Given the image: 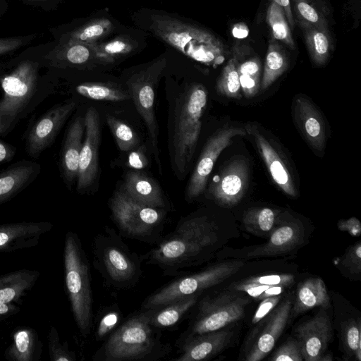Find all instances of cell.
<instances>
[{
    "instance_id": "6da1fadb",
    "label": "cell",
    "mask_w": 361,
    "mask_h": 361,
    "mask_svg": "<svg viewBox=\"0 0 361 361\" xmlns=\"http://www.w3.org/2000/svg\"><path fill=\"white\" fill-rule=\"evenodd\" d=\"M131 20L135 27L195 61L216 65L224 59L225 46L214 33L177 13L142 7Z\"/></svg>"
},
{
    "instance_id": "7a4b0ae2",
    "label": "cell",
    "mask_w": 361,
    "mask_h": 361,
    "mask_svg": "<svg viewBox=\"0 0 361 361\" xmlns=\"http://www.w3.org/2000/svg\"><path fill=\"white\" fill-rule=\"evenodd\" d=\"M218 231L216 221L209 216L190 214L141 259L159 267L164 276L184 274L186 269L199 265L211 255L219 240Z\"/></svg>"
},
{
    "instance_id": "3957f363",
    "label": "cell",
    "mask_w": 361,
    "mask_h": 361,
    "mask_svg": "<svg viewBox=\"0 0 361 361\" xmlns=\"http://www.w3.org/2000/svg\"><path fill=\"white\" fill-rule=\"evenodd\" d=\"M26 49L16 57L0 64V135H6L39 102L41 92L46 93L48 76Z\"/></svg>"
},
{
    "instance_id": "277c9868",
    "label": "cell",
    "mask_w": 361,
    "mask_h": 361,
    "mask_svg": "<svg viewBox=\"0 0 361 361\" xmlns=\"http://www.w3.org/2000/svg\"><path fill=\"white\" fill-rule=\"evenodd\" d=\"M172 350L161 339V332L148 322L145 311L139 310L123 319L104 340L92 357L94 361H157Z\"/></svg>"
},
{
    "instance_id": "5b68a950",
    "label": "cell",
    "mask_w": 361,
    "mask_h": 361,
    "mask_svg": "<svg viewBox=\"0 0 361 361\" xmlns=\"http://www.w3.org/2000/svg\"><path fill=\"white\" fill-rule=\"evenodd\" d=\"M207 104V91L200 83L185 89L178 98L169 133V154L178 176H184L192 161Z\"/></svg>"
},
{
    "instance_id": "8992f818",
    "label": "cell",
    "mask_w": 361,
    "mask_h": 361,
    "mask_svg": "<svg viewBox=\"0 0 361 361\" xmlns=\"http://www.w3.org/2000/svg\"><path fill=\"white\" fill-rule=\"evenodd\" d=\"M92 252L94 267L107 287L127 290L138 284L142 274L141 257L114 228L106 226L95 235Z\"/></svg>"
},
{
    "instance_id": "52a82bcc",
    "label": "cell",
    "mask_w": 361,
    "mask_h": 361,
    "mask_svg": "<svg viewBox=\"0 0 361 361\" xmlns=\"http://www.w3.org/2000/svg\"><path fill=\"white\" fill-rule=\"evenodd\" d=\"M65 287L71 311L80 335L87 338L92 330L93 294L90 267L78 234L68 231L63 247Z\"/></svg>"
},
{
    "instance_id": "ba28073f",
    "label": "cell",
    "mask_w": 361,
    "mask_h": 361,
    "mask_svg": "<svg viewBox=\"0 0 361 361\" xmlns=\"http://www.w3.org/2000/svg\"><path fill=\"white\" fill-rule=\"evenodd\" d=\"M111 218L123 238L157 244L163 237L168 211L145 205L116 190L109 201Z\"/></svg>"
},
{
    "instance_id": "9c48e42d",
    "label": "cell",
    "mask_w": 361,
    "mask_h": 361,
    "mask_svg": "<svg viewBox=\"0 0 361 361\" xmlns=\"http://www.w3.org/2000/svg\"><path fill=\"white\" fill-rule=\"evenodd\" d=\"M250 302L249 298L228 292L200 298L189 316L187 328L177 338L175 346L178 348L196 336L221 329L240 319Z\"/></svg>"
},
{
    "instance_id": "30bf717a",
    "label": "cell",
    "mask_w": 361,
    "mask_h": 361,
    "mask_svg": "<svg viewBox=\"0 0 361 361\" xmlns=\"http://www.w3.org/2000/svg\"><path fill=\"white\" fill-rule=\"evenodd\" d=\"M243 264V261L220 262L195 273L178 276L147 296L140 310H154L181 298L202 295L238 271Z\"/></svg>"
},
{
    "instance_id": "8fae6325",
    "label": "cell",
    "mask_w": 361,
    "mask_h": 361,
    "mask_svg": "<svg viewBox=\"0 0 361 361\" xmlns=\"http://www.w3.org/2000/svg\"><path fill=\"white\" fill-rule=\"evenodd\" d=\"M167 53L154 60L133 68L126 84L135 107L147 127L152 152L159 172L161 164L158 148V124L154 111L155 87L159 78L166 68Z\"/></svg>"
},
{
    "instance_id": "7c38bea8",
    "label": "cell",
    "mask_w": 361,
    "mask_h": 361,
    "mask_svg": "<svg viewBox=\"0 0 361 361\" xmlns=\"http://www.w3.org/2000/svg\"><path fill=\"white\" fill-rule=\"evenodd\" d=\"M125 27L108 11L100 10L53 27L49 30L54 40L58 42L94 44L109 38Z\"/></svg>"
},
{
    "instance_id": "4fadbf2b",
    "label": "cell",
    "mask_w": 361,
    "mask_h": 361,
    "mask_svg": "<svg viewBox=\"0 0 361 361\" xmlns=\"http://www.w3.org/2000/svg\"><path fill=\"white\" fill-rule=\"evenodd\" d=\"M42 68L54 71H83L97 68L94 51L90 44L61 43L55 40L27 48Z\"/></svg>"
},
{
    "instance_id": "5bb4252c",
    "label": "cell",
    "mask_w": 361,
    "mask_h": 361,
    "mask_svg": "<svg viewBox=\"0 0 361 361\" xmlns=\"http://www.w3.org/2000/svg\"><path fill=\"white\" fill-rule=\"evenodd\" d=\"M247 131L243 127L224 126L218 129L207 141L197 163L188 181L185 200L192 202L206 188L209 177L221 152L236 136H244Z\"/></svg>"
},
{
    "instance_id": "9a60e30c",
    "label": "cell",
    "mask_w": 361,
    "mask_h": 361,
    "mask_svg": "<svg viewBox=\"0 0 361 361\" xmlns=\"http://www.w3.org/2000/svg\"><path fill=\"white\" fill-rule=\"evenodd\" d=\"M76 106L77 102L73 99L58 104L33 124L25 140L26 152L30 157H39L52 144Z\"/></svg>"
},
{
    "instance_id": "2e32d148",
    "label": "cell",
    "mask_w": 361,
    "mask_h": 361,
    "mask_svg": "<svg viewBox=\"0 0 361 361\" xmlns=\"http://www.w3.org/2000/svg\"><path fill=\"white\" fill-rule=\"evenodd\" d=\"M85 140L79 157L77 190L85 192L92 185L99 171L98 150L101 138L99 116L94 107H90L84 116Z\"/></svg>"
},
{
    "instance_id": "e0dca14e",
    "label": "cell",
    "mask_w": 361,
    "mask_h": 361,
    "mask_svg": "<svg viewBox=\"0 0 361 361\" xmlns=\"http://www.w3.org/2000/svg\"><path fill=\"white\" fill-rule=\"evenodd\" d=\"M249 182V168L243 159L231 161L210 184L207 197L218 204L231 207L244 196Z\"/></svg>"
},
{
    "instance_id": "ac0fdd59",
    "label": "cell",
    "mask_w": 361,
    "mask_h": 361,
    "mask_svg": "<svg viewBox=\"0 0 361 361\" xmlns=\"http://www.w3.org/2000/svg\"><path fill=\"white\" fill-rule=\"evenodd\" d=\"M147 34L135 27H125L109 38L90 44L98 67L109 66L131 56L147 46Z\"/></svg>"
},
{
    "instance_id": "d6986e66",
    "label": "cell",
    "mask_w": 361,
    "mask_h": 361,
    "mask_svg": "<svg viewBox=\"0 0 361 361\" xmlns=\"http://www.w3.org/2000/svg\"><path fill=\"white\" fill-rule=\"evenodd\" d=\"M292 306L293 299L290 296L264 317L260 331L252 339L246 351L245 360L259 361L271 352L288 323Z\"/></svg>"
},
{
    "instance_id": "ffe728a7",
    "label": "cell",
    "mask_w": 361,
    "mask_h": 361,
    "mask_svg": "<svg viewBox=\"0 0 361 361\" xmlns=\"http://www.w3.org/2000/svg\"><path fill=\"white\" fill-rule=\"evenodd\" d=\"M247 133L255 140L257 150L277 186L287 195L295 197L298 192L288 164L275 145L254 123L245 126Z\"/></svg>"
},
{
    "instance_id": "44dd1931",
    "label": "cell",
    "mask_w": 361,
    "mask_h": 361,
    "mask_svg": "<svg viewBox=\"0 0 361 361\" xmlns=\"http://www.w3.org/2000/svg\"><path fill=\"white\" fill-rule=\"evenodd\" d=\"M304 360L319 361L331 338V326L323 309L314 317L300 324L295 331Z\"/></svg>"
},
{
    "instance_id": "7402d4cb",
    "label": "cell",
    "mask_w": 361,
    "mask_h": 361,
    "mask_svg": "<svg viewBox=\"0 0 361 361\" xmlns=\"http://www.w3.org/2000/svg\"><path fill=\"white\" fill-rule=\"evenodd\" d=\"M53 228L49 221H23L0 224V252H10L35 247Z\"/></svg>"
},
{
    "instance_id": "603a6c76",
    "label": "cell",
    "mask_w": 361,
    "mask_h": 361,
    "mask_svg": "<svg viewBox=\"0 0 361 361\" xmlns=\"http://www.w3.org/2000/svg\"><path fill=\"white\" fill-rule=\"evenodd\" d=\"M233 332L226 329L196 336L177 348L179 356L176 361L207 360L222 351L229 343Z\"/></svg>"
},
{
    "instance_id": "cb8c5ba5",
    "label": "cell",
    "mask_w": 361,
    "mask_h": 361,
    "mask_svg": "<svg viewBox=\"0 0 361 361\" xmlns=\"http://www.w3.org/2000/svg\"><path fill=\"white\" fill-rule=\"evenodd\" d=\"M293 113L305 140L314 149L322 151L325 145L326 130L319 111L306 97L298 94L294 98Z\"/></svg>"
},
{
    "instance_id": "d4e9b609",
    "label": "cell",
    "mask_w": 361,
    "mask_h": 361,
    "mask_svg": "<svg viewBox=\"0 0 361 361\" xmlns=\"http://www.w3.org/2000/svg\"><path fill=\"white\" fill-rule=\"evenodd\" d=\"M303 230L300 224L288 222L276 226L268 240L247 252L245 257H270L288 253L303 243Z\"/></svg>"
},
{
    "instance_id": "484cf974",
    "label": "cell",
    "mask_w": 361,
    "mask_h": 361,
    "mask_svg": "<svg viewBox=\"0 0 361 361\" xmlns=\"http://www.w3.org/2000/svg\"><path fill=\"white\" fill-rule=\"evenodd\" d=\"M121 189L134 200L149 207L171 209L161 188L152 178L137 171H129Z\"/></svg>"
},
{
    "instance_id": "4316f807",
    "label": "cell",
    "mask_w": 361,
    "mask_h": 361,
    "mask_svg": "<svg viewBox=\"0 0 361 361\" xmlns=\"http://www.w3.org/2000/svg\"><path fill=\"white\" fill-rule=\"evenodd\" d=\"M39 164L22 160L0 171V204L8 201L27 186L40 173Z\"/></svg>"
},
{
    "instance_id": "83f0119b",
    "label": "cell",
    "mask_w": 361,
    "mask_h": 361,
    "mask_svg": "<svg viewBox=\"0 0 361 361\" xmlns=\"http://www.w3.org/2000/svg\"><path fill=\"white\" fill-rule=\"evenodd\" d=\"M201 295L181 298L154 310H143L149 323L157 330L172 331L188 317Z\"/></svg>"
},
{
    "instance_id": "f1b7e54d",
    "label": "cell",
    "mask_w": 361,
    "mask_h": 361,
    "mask_svg": "<svg viewBox=\"0 0 361 361\" xmlns=\"http://www.w3.org/2000/svg\"><path fill=\"white\" fill-rule=\"evenodd\" d=\"M84 133L85 118L78 116L68 128L61 154L60 163L62 175L69 187L77 178Z\"/></svg>"
},
{
    "instance_id": "f546056e",
    "label": "cell",
    "mask_w": 361,
    "mask_h": 361,
    "mask_svg": "<svg viewBox=\"0 0 361 361\" xmlns=\"http://www.w3.org/2000/svg\"><path fill=\"white\" fill-rule=\"evenodd\" d=\"M40 276L37 270L23 269L0 276V303L20 302Z\"/></svg>"
},
{
    "instance_id": "4dcf8cb0",
    "label": "cell",
    "mask_w": 361,
    "mask_h": 361,
    "mask_svg": "<svg viewBox=\"0 0 361 361\" xmlns=\"http://www.w3.org/2000/svg\"><path fill=\"white\" fill-rule=\"evenodd\" d=\"M43 344L37 331L27 326L16 329L12 343L6 349L4 357L10 361H38Z\"/></svg>"
},
{
    "instance_id": "1f68e13d",
    "label": "cell",
    "mask_w": 361,
    "mask_h": 361,
    "mask_svg": "<svg viewBox=\"0 0 361 361\" xmlns=\"http://www.w3.org/2000/svg\"><path fill=\"white\" fill-rule=\"evenodd\" d=\"M315 307L324 309L330 307V298L326 286L319 277L309 278L298 285L291 312L296 317Z\"/></svg>"
},
{
    "instance_id": "d6a6232c",
    "label": "cell",
    "mask_w": 361,
    "mask_h": 361,
    "mask_svg": "<svg viewBox=\"0 0 361 361\" xmlns=\"http://www.w3.org/2000/svg\"><path fill=\"white\" fill-rule=\"evenodd\" d=\"M247 51L248 49L239 42L233 46L231 57L224 67L216 82V88L219 94L229 98L242 97L238 66L241 59Z\"/></svg>"
},
{
    "instance_id": "836d02e7",
    "label": "cell",
    "mask_w": 361,
    "mask_h": 361,
    "mask_svg": "<svg viewBox=\"0 0 361 361\" xmlns=\"http://www.w3.org/2000/svg\"><path fill=\"white\" fill-rule=\"evenodd\" d=\"M302 32L306 47L312 62L323 66L329 60L332 50L329 30L318 28L310 23L295 20Z\"/></svg>"
},
{
    "instance_id": "e575fe53",
    "label": "cell",
    "mask_w": 361,
    "mask_h": 361,
    "mask_svg": "<svg viewBox=\"0 0 361 361\" xmlns=\"http://www.w3.org/2000/svg\"><path fill=\"white\" fill-rule=\"evenodd\" d=\"M289 59L280 42L274 38L269 40L264 61V73L260 88L267 90L288 69Z\"/></svg>"
},
{
    "instance_id": "d590c367",
    "label": "cell",
    "mask_w": 361,
    "mask_h": 361,
    "mask_svg": "<svg viewBox=\"0 0 361 361\" xmlns=\"http://www.w3.org/2000/svg\"><path fill=\"white\" fill-rule=\"evenodd\" d=\"M279 219L278 211L269 207H257L247 210L243 216V224L249 232L257 235H269Z\"/></svg>"
},
{
    "instance_id": "8d00e7d4",
    "label": "cell",
    "mask_w": 361,
    "mask_h": 361,
    "mask_svg": "<svg viewBox=\"0 0 361 361\" xmlns=\"http://www.w3.org/2000/svg\"><path fill=\"white\" fill-rule=\"evenodd\" d=\"M75 90L80 95L93 100L121 102L131 98L128 90L105 82H81L75 87Z\"/></svg>"
},
{
    "instance_id": "74e56055",
    "label": "cell",
    "mask_w": 361,
    "mask_h": 361,
    "mask_svg": "<svg viewBox=\"0 0 361 361\" xmlns=\"http://www.w3.org/2000/svg\"><path fill=\"white\" fill-rule=\"evenodd\" d=\"M295 20L310 23L318 28L329 30L327 12L316 0H290Z\"/></svg>"
},
{
    "instance_id": "f35d334b",
    "label": "cell",
    "mask_w": 361,
    "mask_h": 361,
    "mask_svg": "<svg viewBox=\"0 0 361 361\" xmlns=\"http://www.w3.org/2000/svg\"><path fill=\"white\" fill-rule=\"evenodd\" d=\"M266 20L271 30L272 38L294 50L295 44L292 30L283 8L276 3L271 1L267 10Z\"/></svg>"
},
{
    "instance_id": "ab89813d",
    "label": "cell",
    "mask_w": 361,
    "mask_h": 361,
    "mask_svg": "<svg viewBox=\"0 0 361 361\" xmlns=\"http://www.w3.org/2000/svg\"><path fill=\"white\" fill-rule=\"evenodd\" d=\"M123 321L121 310L116 304L102 307L93 318L92 329L97 341H104Z\"/></svg>"
},
{
    "instance_id": "60d3db41",
    "label": "cell",
    "mask_w": 361,
    "mask_h": 361,
    "mask_svg": "<svg viewBox=\"0 0 361 361\" xmlns=\"http://www.w3.org/2000/svg\"><path fill=\"white\" fill-rule=\"evenodd\" d=\"M247 53L240 61L238 74L242 92L246 97H252L260 87L261 62L257 56L245 59Z\"/></svg>"
},
{
    "instance_id": "b9f144b4",
    "label": "cell",
    "mask_w": 361,
    "mask_h": 361,
    "mask_svg": "<svg viewBox=\"0 0 361 361\" xmlns=\"http://www.w3.org/2000/svg\"><path fill=\"white\" fill-rule=\"evenodd\" d=\"M341 337L345 356L361 360V324L360 320L349 319L341 328Z\"/></svg>"
},
{
    "instance_id": "7bdbcfd3",
    "label": "cell",
    "mask_w": 361,
    "mask_h": 361,
    "mask_svg": "<svg viewBox=\"0 0 361 361\" xmlns=\"http://www.w3.org/2000/svg\"><path fill=\"white\" fill-rule=\"evenodd\" d=\"M106 123L120 150L123 152L134 149L139 143L136 133L123 121L108 115Z\"/></svg>"
},
{
    "instance_id": "ee69618b",
    "label": "cell",
    "mask_w": 361,
    "mask_h": 361,
    "mask_svg": "<svg viewBox=\"0 0 361 361\" xmlns=\"http://www.w3.org/2000/svg\"><path fill=\"white\" fill-rule=\"evenodd\" d=\"M48 349L51 361H75L76 355L67 343H62L56 327L51 326L48 334Z\"/></svg>"
},
{
    "instance_id": "f6af8a7d",
    "label": "cell",
    "mask_w": 361,
    "mask_h": 361,
    "mask_svg": "<svg viewBox=\"0 0 361 361\" xmlns=\"http://www.w3.org/2000/svg\"><path fill=\"white\" fill-rule=\"evenodd\" d=\"M249 285L283 286L288 287L295 282V276L292 274H269L250 277L242 281Z\"/></svg>"
},
{
    "instance_id": "bcb514c9",
    "label": "cell",
    "mask_w": 361,
    "mask_h": 361,
    "mask_svg": "<svg viewBox=\"0 0 361 361\" xmlns=\"http://www.w3.org/2000/svg\"><path fill=\"white\" fill-rule=\"evenodd\" d=\"M272 361H304L301 348L297 340H289L281 345L271 358Z\"/></svg>"
},
{
    "instance_id": "7dc6e473",
    "label": "cell",
    "mask_w": 361,
    "mask_h": 361,
    "mask_svg": "<svg viewBox=\"0 0 361 361\" xmlns=\"http://www.w3.org/2000/svg\"><path fill=\"white\" fill-rule=\"evenodd\" d=\"M37 34L0 37V56L13 53L27 46L37 37Z\"/></svg>"
},
{
    "instance_id": "c3c4849f",
    "label": "cell",
    "mask_w": 361,
    "mask_h": 361,
    "mask_svg": "<svg viewBox=\"0 0 361 361\" xmlns=\"http://www.w3.org/2000/svg\"><path fill=\"white\" fill-rule=\"evenodd\" d=\"M342 265L352 274L361 271V243L359 241L349 247L341 260Z\"/></svg>"
},
{
    "instance_id": "681fc988",
    "label": "cell",
    "mask_w": 361,
    "mask_h": 361,
    "mask_svg": "<svg viewBox=\"0 0 361 361\" xmlns=\"http://www.w3.org/2000/svg\"><path fill=\"white\" fill-rule=\"evenodd\" d=\"M281 298L282 295L281 294L262 300L253 314L252 323L255 324L261 322L279 305Z\"/></svg>"
},
{
    "instance_id": "f907efd6",
    "label": "cell",
    "mask_w": 361,
    "mask_h": 361,
    "mask_svg": "<svg viewBox=\"0 0 361 361\" xmlns=\"http://www.w3.org/2000/svg\"><path fill=\"white\" fill-rule=\"evenodd\" d=\"M338 228L343 231L348 232L351 235L359 236L361 233L360 221L355 217L348 219H342L338 223Z\"/></svg>"
},
{
    "instance_id": "816d5d0a",
    "label": "cell",
    "mask_w": 361,
    "mask_h": 361,
    "mask_svg": "<svg viewBox=\"0 0 361 361\" xmlns=\"http://www.w3.org/2000/svg\"><path fill=\"white\" fill-rule=\"evenodd\" d=\"M24 4L39 8L45 11L56 9L63 0H21Z\"/></svg>"
},
{
    "instance_id": "f5cc1de1",
    "label": "cell",
    "mask_w": 361,
    "mask_h": 361,
    "mask_svg": "<svg viewBox=\"0 0 361 361\" xmlns=\"http://www.w3.org/2000/svg\"><path fill=\"white\" fill-rule=\"evenodd\" d=\"M20 310L14 303H0V323L18 314Z\"/></svg>"
},
{
    "instance_id": "db71d44e",
    "label": "cell",
    "mask_w": 361,
    "mask_h": 361,
    "mask_svg": "<svg viewBox=\"0 0 361 361\" xmlns=\"http://www.w3.org/2000/svg\"><path fill=\"white\" fill-rule=\"evenodd\" d=\"M281 6L284 10L286 17L291 30H294L295 22L290 0H270Z\"/></svg>"
},
{
    "instance_id": "11a10c76",
    "label": "cell",
    "mask_w": 361,
    "mask_h": 361,
    "mask_svg": "<svg viewBox=\"0 0 361 361\" xmlns=\"http://www.w3.org/2000/svg\"><path fill=\"white\" fill-rule=\"evenodd\" d=\"M16 153V148L0 140V163L11 160Z\"/></svg>"
},
{
    "instance_id": "9f6ffc18",
    "label": "cell",
    "mask_w": 361,
    "mask_h": 361,
    "mask_svg": "<svg viewBox=\"0 0 361 361\" xmlns=\"http://www.w3.org/2000/svg\"><path fill=\"white\" fill-rule=\"evenodd\" d=\"M129 162L133 167L142 168L146 164V159L140 152H135L131 154Z\"/></svg>"
},
{
    "instance_id": "6f0895ef",
    "label": "cell",
    "mask_w": 361,
    "mask_h": 361,
    "mask_svg": "<svg viewBox=\"0 0 361 361\" xmlns=\"http://www.w3.org/2000/svg\"><path fill=\"white\" fill-rule=\"evenodd\" d=\"M248 34V29L243 23L236 24L233 28V35L237 38L245 37Z\"/></svg>"
},
{
    "instance_id": "680465c9",
    "label": "cell",
    "mask_w": 361,
    "mask_h": 361,
    "mask_svg": "<svg viewBox=\"0 0 361 361\" xmlns=\"http://www.w3.org/2000/svg\"><path fill=\"white\" fill-rule=\"evenodd\" d=\"M8 8V3L7 0H0V21L3 16L6 13Z\"/></svg>"
},
{
    "instance_id": "91938a15",
    "label": "cell",
    "mask_w": 361,
    "mask_h": 361,
    "mask_svg": "<svg viewBox=\"0 0 361 361\" xmlns=\"http://www.w3.org/2000/svg\"><path fill=\"white\" fill-rule=\"evenodd\" d=\"M333 360V357L331 355H323L321 358L319 359V361H331Z\"/></svg>"
}]
</instances>
